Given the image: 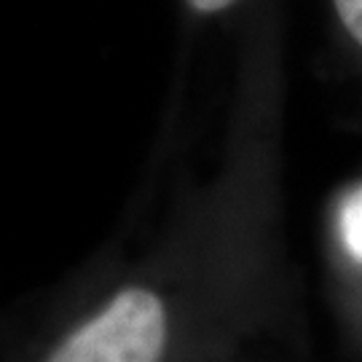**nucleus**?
Returning a JSON list of instances; mask_svg holds the SVG:
<instances>
[{
  "instance_id": "1",
  "label": "nucleus",
  "mask_w": 362,
  "mask_h": 362,
  "mask_svg": "<svg viewBox=\"0 0 362 362\" xmlns=\"http://www.w3.org/2000/svg\"><path fill=\"white\" fill-rule=\"evenodd\" d=\"M169 346L172 311L167 296L132 282L70 327L43 362H167Z\"/></svg>"
},
{
  "instance_id": "2",
  "label": "nucleus",
  "mask_w": 362,
  "mask_h": 362,
  "mask_svg": "<svg viewBox=\"0 0 362 362\" xmlns=\"http://www.w3.org/2000/svg\"><path fill=\"white\" fill-rule=\"evenodd\" d=\"M333 8L346 35L362 49V0H333Z\"/></svg>"
},
{
  "instance_id": "3",
  "label": "nucleus",
  "mask_w": 362,
  "mask_h": 362,
  "mask_svg": "<svg viewBox=\"0 0 362 362\" xmlns=\"http://www.w3.org/2000/svg\"><path fill=\"white\" fill-rule=\"evenodd\" d=\"M236 0H188V6L196 13H220L226 8H231Z\"/></svg>"
}]
</instances>
